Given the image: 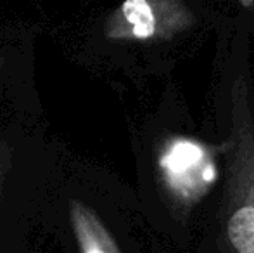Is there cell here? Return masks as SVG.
<instances>
[{"label": "cell", "mask_w": 254, "mask_h": 253, "mask_svg": "<svg viewBox=\"0 0 254 253\" xmlns=\"http://www.w3.org/2000/svg\"><path fill=\"white\" fill-rule=\"evenodd\" d=\"M218 111L223 123L220 194L197 253H254V87L249 38L239 31L221 66Z\"/></svg>", "instance_id": "cell-1"}, {"label": "cell", "mask_w": 254, "mask_h": 253, "mask_svg": "<svg viewBox=\"0 0 254 253\" xmlns=\"http://www.w3.org/2000/svg\"><path fill=\"white\" fill-rule=\"evenodd\" d=\"M157 170L168 199L180 210L184 220L220 180L214 148L187 135H171L163 142Z\"/></svg>", "instance_id": "cell-2"}, {"label": "cell", "mask_w": 254, "mask_h": 253, "mask_svg": "<svg viewBox=\"0 0 254 253\" xmlns=\"http://www.w3.org/2000/svg\"><path fill=\"white\" fill-rule=\"evenodd\" d=\"M195 23L197 14L182 0H128L109 14L104 35L113 42H171Z\"/></svg>", "instance_id": "cell-3"}, {"label": "cell", "mask_w": 254, "mask_h": 253, "mask_svg": "<svg viewBox=\"0 0 254 253\" xmlns=\"http://www.w3.org/2000/svg\"><path fill=\"white\" fill-rule=\"evenodd\" d=\"M69 219L80 253H121L114 236L87 203L73 199Z\"/></svg>", "instance_id": "cell-4"}]
</instances>
